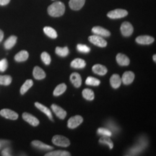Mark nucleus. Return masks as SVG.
<instances>
[{"label": "nucleus", "mask_w": 156, "mask_h": 156, "mask_svg": "<svg viewBox=\"0 0 156 156\" xmlns=\"http://www.w3.org/2000/svg\"><path fill=\"white\" fill-rule=\"evenodd\" d=\"M65 12V5L62 2H55L48 7V13L51 17H61Z\"/></svg>", "instance_id": "f257e3e1"}, {"label": "nucleus", "mask_w": 156, "mask_h": 156, "mask_svg": "<svg viewBox=\"0 0 156 156\" xmlns=\"http://www.w3.org/2000/svg\"><path fill=\"white\" fill-rule=\"evenodd\" d=\"M136 145H135L134 147H132L131 149H129L127 154L128 155H138V153H141L145 148L147 147V141L146 138L141 137L140 139V141H138Z\"/></svg>", "instance_id": "f03ea898"}, {"label": "nucleus", "mask_w": 156, "mask_h": 156, "mask_svg": "<svg viewBox=\"0 0 156 156\" xmlns=\"http://www.w3.org/2000/svg\"><path fill=\"white\" fill-rule=\"evenodd\" d=\"M52 142L56 146L59 147H68L70 145V142L68 138L62 135H55L52 138Z\"/></svg>", "instance_id": "7ed1b4c3"}, {"label": "nucleus", "mask_w": 156, "mask_h": 156, "mask_svg": "<svg viewBox=\"0 0 156 156\" xmlns=\"http://www.w3.org/2000/svg\"><path fill=\"white\" fill-rule=\"evenodd\" d=\"M89 41L92 43L93 44L95 45V46H98V47H106L107 46V42L104 38H103L102 37L100 36H98V35H93V36H90L88 38Z\"/></svg>", "instance_id": "20e7f679"}, {"label": "nucleus", "mask_w": 156, "mask_h": 156, "mask_svg": "<svg viewBox=\"0 0 156 156\" xmlns=\"http://www.w3.org/2000/svg\"><path fill=\"white\" fill-rule=\"evenodd\" d=\"M128 15V12L123 9H116L114 10L110 11L107 14L109 18L111 19H119L126 17Z\"/></svg>", "instance_id": "39448f33"}, {"label": "nucleus", "mask_w": 156, "mask_h": 156, "mask_svg": "<svg viewBox=\"0 0 156 156\" xmlns=\"http://www.w3.org/2000/svg\"><path fill=\"white\" fill-rule=\"evenodd\" d=\"M122 34L125 37H129L133 34L134 28L132 25L129 22H124L121 25L120 28Z\"/></svg>", "instance_id": "423d86ee"}, {"label": "nucleus", "mask_w": 156, "mask_h": 156, "mask_svg": "<svg viewBox=\"0 0 156 156\" xmlns=\"http://www.w3.org/2000/svg\"><path fill=\"white\" fill-rule=\"evenodd\" d=\"M83 122V119L81 116L77 115V116H73L68 120L67 126L69 129H75L78 126H80Z\"/></svg>", "instance_id": "0eeeda50"}, {"label": "nucleus", "mask_w": 156, "mask_h": 156, "mask_svg": "<svg viewBox=\"0 0 156 156\" xmlns=\"http://www.w3.org/2000/svg\"><path fill=\"white\" fill-rule=\"evenodd\" d=\"M0 115H1L2 116L5 117L6 119H8L11 120H16L17 119V118H18V114H17L16 112L7 108H5L1 110V112H0Z\"/></svg>", "instance_id": "6e6552de"}, {"label": "nucleus", "mask_w": 156, "mask_h": 156, "mask_svg": "<svg viewBox=\"0 0 156 156\" xmlns=\"http://www.w3.org/2000/svg\"><path fill=\"white\" fill-rule=\"evenodd\" d=\"M23 119H24L25 122H27L30 125L34 126H36L39 124V121L36 117H35L34 116H33L32 114H28V113H23Z\"/></svg>", "instance_id": "1a4fd4ad"}, {"label": "nucleus", "mask_w": 156, "mask_h": 156, "mask_svg": "<svg viewBox=\"0 0 156 156\" xmlns=\"http://www.w3.org/2000/svg\"><path fill=\"white\" fill-rule=\"evenodd\" d=\"M51 109L54 114H56V116H57L58 118H59L60 119H65V117L67 116V112H66V111H64L63 108H61L60 106H57V105L52 104Z\"/></svg>", "instance_id": "9d476101"}, {"label": "nucleus", "mask_w": 156, "mask_h": 156, "mask_svg": "<svg viewBox=\"0 0 156 156\" xmlns=\"http://www.w3.org/2000/svg\"><path fill=\"white\" fill-rule=\"evenodd\" d=\"M92 32L95 35H98L101 37H108L111 36V33L109 30L102 28L101 26H95L92 28Z\"/></svg>", "instance_id": "9b49d317"}, {"label": "nucleus", "mask_w": 156, "mask_h": 156, "mask_svg": "<svg viewBox=\"0 0 156 156\" xmlns=\"http://www.w3.org/2000/svg\"><path fill=\"white\" fill-rule=\"evenodd\" d=\"M134 74L131 71L125 72L123 74L122 77V83H123L124 85H129L131 84L134 80Z\"/></svg>", "instance_id": "f8f14e48"}, {"label": "nucleus", "mask_w": 156, "mask_h": 156, "mask_svg": "<svg viewBox=\"0 0 156 156\" xmlns=\"http://www.w3.org/2000/svg\"><path fill=\"white\" fill-rule=\"evenodd\" d=\"M155 41L153 37L150 36H140L136 38V42L142 45H149L153 44Z\"/></svg>", "instance_id": "ddd939ff"}, {"label": "nucleus", "mask_w": 156, "mask_h": 156, "mask_svg": "<svg viewBox=\"0 0 156 156\" xmlns=\"http://www.w3.org/2000/svg\"><path fill=\"white\" fill-rule=\"evenodd\" d=\"M85 3V0H69V7L73 10H80Z\"/></svg>", "instance_id": "4468645a"}, {"label": "nucleus", "mask_w": 156, "mask_h": 156, "mask_svg": "<svg viewBox=\"0 0 156 156\" xmlns=\"http://www.w3.org/2000/svg\"><path fill=\"white\" fill-rule=\"evenodd\" d=\"M110 83L113 88H119L120 87L121 84H122V78L117 74H114L110 78Z\"/></svg>", "instance_id": "2eb2a0df"}, {"label": "nucleus", "mask_w": 156, "mask_h": 156, "mask_svg": "<svg viewBox=\"0 0 156 156\" xmlns=\"http://www.w3.org/2000/svg\"><path fill=\"white\" fill-rule=\"evenodd\" d=\"M31 145L34 147L38 148L40 150H44V151H50V150H53V147L52 146L48 145L44 143V142L38 141V140H34L31 142Z\"/></svg>", "instance_id": "dca6fc26"}, {"label": "nucleus", "mask_w": 156, "mask_h": 156, "mask_svg": "<svg viewBox=\"0 0 156 156\" xmlns=\"http://www.w3.org/2000/svg\"><path fill=\"white\" fill-rule=\"evenodd\" d=\"M70 80H71L72 83L75 87H80L81 86L82 84V78L80 74L77 73H74L70 75Z\"/></svg>", "instance_id": "f3484780"}, {"label": "nucleus", "mask_w": 156, "mask_h": 156, "mask_svg": "<svg viewBox=\"0 0 156 156\" xmlns=\"http://www.w3.org/2000/svg\"><path fill=\"white\" fill-rule=\"evenodd\" d=\"M116 62L120 66H128L130 60L127 56L123 54H118L116 55Z\"/></svg>", "instance_id": "a211bd4d"}, {"label": "nucleus", "mask_w": 156, "mask_h": 156, "mask_svg": "<svg viewBox=\"0 0 156 156\" xmlns=\"http://www.w3.org/2000/svg\"><path fill=\"white\" fill-rule=\"evenodd\" d=\"M35 106H36V108H38L41 112L44 113V114H46L48 118H49V119H51V121H54L53 116H52V114L51 112V111L49 110V108H48L46 106H45L43 104H41V103H38V102L35 103Z\"/></svg>", "instance_id": "6ab92c4d"}, {"label": "nucleus", "mask_w": 156, "mask_h": 156, "mask_svg": "<svg viewBox=\"0 0 156 156\" xmlns=\"http://www.w3.org/2000/svg\"><path fill=\"white\" fill-rule=\"evenodd\" d=\"M93 72L98 75H105L108 72L107 68L101 64H95L92 68Z\"/></svg>", "instance_id": "aec40b11"}, {"label": "nucleus", "mask_w": 156, "mask_h": 156, "mask_svg": "<svg viewBox=\"0 0 156 156\" xmlns=\"http://www.w3.org/2000/svg\"><path fill=\"white\" fill-rule=\"evenodd\" d=\"M33 75H34L35 79L36 80H43L46 77V73H45V72L41 68L38 67V66L34 67Z\"/></svg>", "instance_id": "412c9836"}, {"label": "nucleus", "mask_w": 156, "mask_h": 156, "mask_svg": "<svg viewBox=\"0 0 156 156\" xmlns=\"http://www.w3.org/2000/svg\"><path fill=\"white\" fill-rule=\"evenodd\" d=\"M85 66H86L85 61L82 58H75L71 62V67L75 69H83Z\"/></svg>", "instance_id": "4be33fe9"}, {"label": "nucleus", "mask_w": 156, "mask_h": 156, "mask_svg": "<svg viewBox=\"0 0 156 156\" xmlns=\"http://www.w3.org/2000/svg\"><path fill=\"white\" fill-rule=\"evenodd\" d=\"M29 54L26 51H21L15 56V60L17 62H25L28 58Z\"/></svg>", "instance_id": "5701e85b"}, {"label": "nucleus", "mask_w": 156, "mask_h": 156, "mask_svg": "<svg viewBox=\"0 0 156 156\" xmlns=\"http://www.w3.org/2000/svg\"><path fill=\"white\" fill-rule=\"evenodd\" d=\"M44 32L46 36L51 38H57V33L53 28L49 26H46L44 28Z\"/></svg>", "instance_id": "b1692460"}, {"label": "nucleus", "mask_w": 156, "mask_h": 156, "mask_svg": "<svg viewBox=\"0 0 156 156\" xmlns=\"http://www.w3.org/2000/svg\"><path fill=\"white\" fill-rule=\"evenodd\" d=\"M66 90H67V85L64 83L59 84V85H57L55 90H54L53 94L54 96H58V95H61L62 94L65 92Z\"/></svg>", "instance_id": "393cba45"}, {"label": "nucleus", "mask_w": 156, "mask_h": 156, "mask_svg": "<svg viewBox=\"0 0 156 156\" xmlns=\"http://www.w3.org/2000/svg\"><path fill=\"white\" fill-rule=\"evenodd\" d=\"M17 42V37L12 36L5 42V47L6 49H10L15 46Z\"/></svg>", "instance_id": "a878e982"}, {"label": "nucleus", "mask_w": 156, "mask_h": 156, "mask_svg": "<svg viewBox=\"0 0 156 156\" xmlns=\"http://www.w3.org/2000/svg\"><path fill=\"white\" fill-rule=\"evenodd\" d=\"M33 85H34V82H33L32 80H27L20 88L21 95H24L33 86Z\"/></svg>", "instance_id": "bb28decb"}, {"label": "nucleus", "mask_w": 156, "mask_h": 156, "mask_svg": "<svg viewBox=\"0 0 156 156\" xmlns=\"http://www.w3.org/2000/svg\"><path fill=\"white\" fill-rule=\"evenodd\" d=\"M83 96L87 101H93L95 98V94L92 90L86 88L83 90Z\"/></svg>", "instance_id": "cd10ccee"}, {"label": "nucleus", "mask_w": 156, "mask_h": 156, "mask_svg": "<svg viewBox=\"0 0 156 156\" xmlns=\"http://www.w3.org/2000/svg\"><path fill=\"white\" fill-rule=\"evenodd\" d=\"M99 142H100L101 144H103V145H108L111 150L113 149V147H114V143H113L112 140L110 139V137L108 136H103L99 140Z\"/></svg>", "instance_id": "c85d7f7f"}, {"label": "nucleus", "mask_w": 156, "mask_h": 156, "mask_svg": "<svg viewBox=\"0 0 156 156\" xmlns=\"http://www.w3.org/2000/svg\"><path fill=\"white\" fill-rule=\"evenodd\" d=\"M56 54L58 55L59 56H62V57H65L67 56L68 54H69V49L67 46L64 48L61 47H56L55 50Z\"/></svg>", "instance_id": "c756f323"}, {"label": "nucleus", "mask_w": 156, "mask_h": 156, "mask_svg": "<svg viewBox=\"0 0 156 156\" xmlns=\"http://www.w3.org/2000/svg\"><path fill=\"white\" fill-rule=\"evenodd\" d=\"M46 156H69L70 153L65 151H55L46 153Z\"/></svg>", "instance_id": "7c9ffc66"}, {"label": "nucleus", "mask_w": 156, "mask_h": 156, "mask_svg": "<svg viewBox=\"0 0 156 156\" xmlns=\"http://www.w3.org/2000/svg\"><path fill=\"white\" fill-rule=\"evenodd\" d=\"M85 83L87 85H91V86H98L101 84V81L97 78L93 77H88L85 80Z\"/></svg>", "instance_id": "2f4dec72"}, {"label": "nucleus", "mask_w": 156, "mask_h": 156, "mask_svg": "<svg viewBox=\"0 0 156 156\" xmlns=\"http://www.w3.org/2000/svg\"><path fill=\"white\" fill-rule=\"evenodd\" d=\"M12 83V77L9 75H0V85H9Z\"/></svg>", "instance_id": "473e14b6"}, {"label": "nucleus", "mask_w": 156, "mask_h": 156, "mask_svg": "<svg viewBox=\"0 0 156 156\" xmlns=\"http://www.w3.org/2000/svg\"><path fill=\"white\" fill-rule=\"evenodd\" d=\"M98 134L102 136H112L113 132L112 131H110V130L107 128H99L98 129Z\"/></svg>", "instance_id": "72a5a7b5"}, {"label": "nucleus", "mask_w": 156, "mask_h": 156, "mask_svg": "<svg viewBox=\"0 0 156 156\" xmlns=\"http://www.w3.org/2000/svg\"><path fill=\"white\" fill-rule=\"evenodd\" d=\"M77 48L78 51L81 52V53L87 54L90 51V48L85 44H78L77 46Z\"/></svg>", "instance_id": "f704fd0d"}, {"label": "nucleus", "mask_w": 156, "mask_h": 156, "mask_svg": "<svg viewBox=\"0 0 156 156\" xmlns=\"http://www.w3.org/2000/svg\"><path fill=\"white\" fill-rule=\"evenodd\" d=\"M41 59L46 65H49L51 64V56L47 52H43L41 54Z\"/></svg>", "instance_id": "c9c22d12"}, {"label": "nucleus", "mask_w": 156, "mask_h": 156, "mask_svg": "<svg viewBox=\"0 0 156 156\" xmlns=\"http://www.w3.org/2000/svg\"><path fill=\"white\" fill-rule=\"evenodd\" d=\"M7 66H8V63L6 58L0 60V72H5L7 69Z\"/></svg>", "instance_id": "e433bc0d"}, {"label": "nucleus", "mask_w": 156, "mask_h": 156, "mask_svg": "<svg viewBox=\"0 0 156 156\" xmlns=\"http://www.w3.org/2000/svg\"><path fill=\"white\" fill-rule=\"evenodd\" d=\"M2 155H11L10 154V149L9 147H6L3 150L2 153Z\"/></svg>", "instance_id": "4c0bfd02"}, {"label": "nucleus", "mask_w": 156, "mask_h": 156, "mask_svg": "<svg viewBox=\"0 0 156 156\" xmlns=\"http://www.w3.org/2000/svg\"><path fill=\"white\" fill-rule=\"evenodd\" d=\"M10 0H0V5L5 6L8 5Z\"/></svg>", "instance_id": "58836bf2"}, {"label": "nucleus", "mask_w": 156, "mask_h": 156, "mask_svg": "<svg viewBox=\"0 0 156 156\" xmlns=\"http://www.w3.org/2000/svg\"><path fill=\"white\" fill-rule=\"evenodd\" d=\"M7 143H8V141H2V140L1 141V140H0V149H1L5 145H7Z\"/></svg>", "instance_id": "ea45409f"}, {"label": "nucleus", "mask_w": 156, "mask_h": 156, "mask_svg": "<svg viewBox=\"0 0 156 156\" xmlns=\"http://www.w3.org/2000/svg\"><path fill=\"white\" fill-rule=\"evenodd\" d=\"M4 38V33L2 30H0V42H2V41L3 40Z\"/></svg>", "instance_id": "a19ab883"}, {"label": "nucleus", "mask_w": 156, "mask_h": 156, "mask_svg": "<svg viewBox=\"0 0 156 156\" xmlns=\"http://www.w3.org/2000/svg\"><path fill=\"white\" fill-rule=\"evenodd\" d=\"M153 61L154 62H156V55L155 54V55H153Z\"/></svg>", "instance_id": "79ce46f5"}]
</instances>
